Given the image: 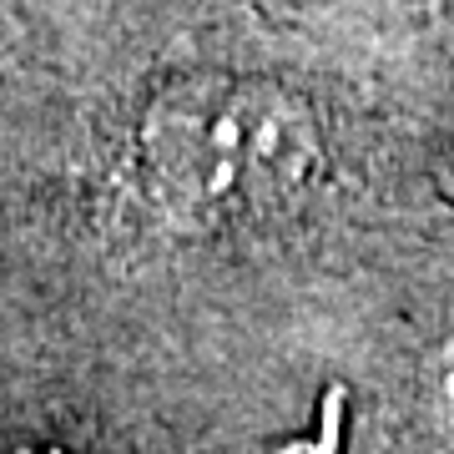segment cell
<instances>
[{
	"label": "cell",
	"mask_w": 454,
	"mask_h": 454,
	"mask_svg": "<svg viewBox=\"0 0 454 454\" xmlns=\"http://www.w3.org/2000/svg\"><path fill=\"white\" fill-rule=\"evenodd\" d=\"M324 172V137L273 82L182 76L137 121V182L167 223L192 232L268 223Z\"/></svg>",
	"instance_id": "obj_1"
},
{
	"label": "cell",
	"mask_w": 454,
	"mask_h": 454,
	"mask_svg": "<svg viewBox=\"0 0 454 454\" xmlns=\"http://www.w3.org/2000/svg\"><path fill=\"white\" fill-rule=\"evenodd\" d=\"M0 454H106V450L91 444V439H71V434H31V439L5 444Z\"/></svg>",
	"instance_id": "obj_2"
},
{
	"label": "cell",
	"mask_w": 454,
	"mask_h": 454,
	"mask_svg": "<svg viewBox=\"0 0 454 454\" xmlns=\"http://www.w3.org/2000/svg\"><path fill=\"white\" fill-rule=\"evenodd\" d=\"M439 394H444V409L454 414V354H450V364H444V373H439Z\"/></svg>",
	"instance_id": "obj_3"
}]
</instances>
